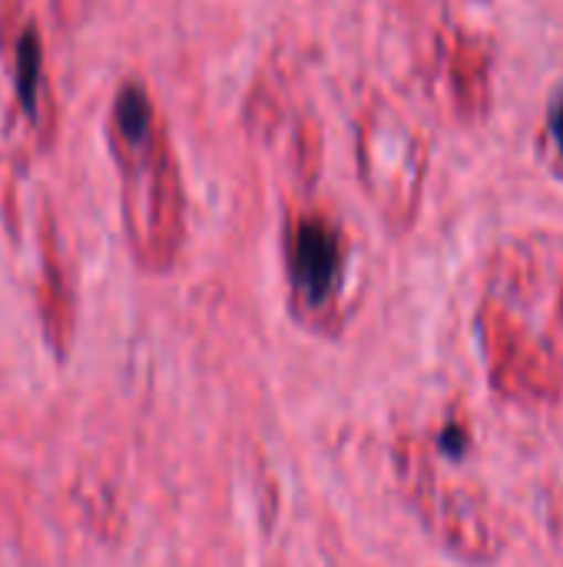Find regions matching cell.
Wrapping results in <instances>:
<instances>
[{
  "label": "cell",
  "instance_id": "obj_6",
  "mask_svg": "<svg viewBox=\"0 0 563 567\" xmlns=\"http://www.w3.org/2000/svg\"><path fill=\"white\" fill-rule=\"evenodd\" d=\"M441 56H445V80H448V93H451V110L465 123L488 120V113L494 106L491 47L468 30H455L448 37Z\"/></svg>",
  "mask_w": 563,
  "mask_h": 567
},
{
  "label": "cell",
  "instance_id": "obj_1",
  "mask_svg": "<svg viewBox=\"0 0 563 567\" xmlns=\"http://www.w3.org/2000/svg\"><path fill=\"white\" fill-rule=\"evenodd\" d=\"M478 339L491 389L514 402L563 395V239L534 233L488 259Z\"/></svg>",
  "mask_w": 563,
  "mask_h": 567
},
{
  "label": "cell",
  "instance_id": "obj_3",
  "mask_svg": "<svg viewBox=\"0 0 563 567\" xmlns=\"http://www.w3.org/2000/svg\"><path fill=\"white\" fill-rule=\"evenodd\" d=\"M395 475L408 508L445 551L468 565H491L504 555L508 535L498 508L481 488L441 472L438 452L425 435H398Z\"/></svg>",
  "mask_w": 563,
  "mask_h": 567
},
{
  "label": "cell",
  "instance_id": "obj_4",
  "mask_svg": "<svg viewBox=\"0 0 563 567\" xmlns=\"http://www.w3.org/2000/svg\"><path fill=\"white\" fill-rule=\"evenodd\" d=\"M292 319L315 336H338L352 319V236L325 206H295L282 229Z\"/></svg>",
  "mask_w": 563,
  "mask_h": 567
},
{
  "label": "cell",
  "instance_id": "obj_5",
  "mask_svg": "<svg viewBox=\"0 0 563 567\" xmlns=\"http://www.w3.org/2000/svg\"><path fill=\"white\" fill-rule=\"evenodd\" d=\"M355 166L382 223L395 236H405L421 213L431 156L421 130L385 96L368 100L358 113Z\"/></svg>",
  "mask_w": 563,
  "mask_h": 567
},
{
  "label": "cell",
  "instance_id": "obj_2",
  "mask_svg": "<svg viewBox=\"0 0 563 567\" xmlns=\"http://www.w3.org/2000/svg\"><path fill=\"white\" fill-rule=\"evenodd\" d=\"M110 146L123 179V216L139 266L163 272L186 239V193L169 133L143 83L129 80L110 106Z\"/></svg>",
  "mask_w": 563,
  "mask_h": 567
},
{
  "label": "cell",
  "instance_id": "obj_8",
  "mask_svg": "<svg viewBox=\"0 0 563 567\" xmlns=\"http://www.w3.org/2000/svg\"><path fill=\"white\" fill-rule=\"evenodd\" d=\"M541 153L551 166L554 176L563 179V90L554 93L544 113V136H541Z\"/></svg>",
  "mask_w": 563,
  "mask_h": 567
},
{
  "label": "cell",
  "instance_id": "obj_7",
  "mask_svg": "<svg viewBox=\"0 0 563 567\" xmlns=\"http://www.w3.org/2000/svg\"><path fill=\"white\" fill-rule=\"evenodd\" d=\"M40 86H43V47L37 30L23 27L13 43V90L27 116L40 113Z\"/></svg>",
  "mask_w": 563,
  "mask_h": 567
}]
</instances>
